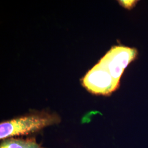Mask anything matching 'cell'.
I'll return each instance as SVG.
<instances>
[{
	"label": "cell",
	"instance_id": "cell-1",
	"mask_svg": "<svg viewBox=\"0 0 148 148\" xmlns=\"http://www.w3.org/2000/svg\"><path fill=\"white\" fill-rule=\"evenodd\" d=\"M137 50L115 46L106 53L82 79V85L90 93L109 95L118 88L127 66L137 56Z\"/></svg>",
	"mask_w": 148,
	"mask_h": 148
},
{
	"label": "cell",
	"instance_id": "cell-2",
	"mask_svg": "<svg viewBox=\"0 0 148 148\" xmlns=\"http://www.w3.org/2000/svg\"><path fill=\"white\" fill-rule=\"evenodd\" d=\"M60 121L56 114L38 112L20 117L0 125V138L5 139L13 136H23L36 132L45 127L57 124Z\"/></svg>",
	"mask_w": 148,
	"mask_h": 148
},
{
	"label": "cell",
	"instance_id": "cell-3",
	"mask_svg": "<svg viewBox=\"0 0 148 148\" xmlns=\"http://www.w3.org/2000/svg\"><path fill=\"white\" fill-rule=\"evenodd\" d=\"M0 148H44L36 142L34 138L15 139L8 138L4 140Z\"/></svg>",
	"mask_w": 148,
	"mask_h": 148
},
{
	"label": "cell",
	"instance_id": "cell-4",
	"mask_svg": "<svg viewBox=\"0 0 148 148\" xmlns=\"http://www.w3.org/2000/svg\"><path fill=\"white\" fill-rule=\"evenodd\" d=\"M121 5L127 9H131L134 7L137 2V1H119Z\"/></svg>",
	"mask_w": 148,
	"mask_h": 148
}]
</instances>
